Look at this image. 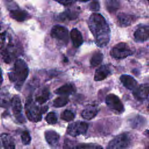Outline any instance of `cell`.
<instances>
[{
	"instance_id": "cell-1",
	"label": "cell",
	"mask_w": 149,
	"mask_h": 149,
	"mask_svg": "<svg viewBox=\"0 0 149 149\" xmlns=\"http://www.w3.org/2000/svg\"><path fill=\"white\" fill-rule=\"evenodd\" d=\"M88 26L99 47H104L109 43L111 38V30L105 18L100 13H94L88 20Z\"/></svg>"
},
{
	"instance_id": "cell-2",
	"label": "cell",
	"mask_w": 149,
	"mask_h": 149,
	"mask_svg": "<svg viewBox=\"0 0 149 149\" xmlns=\"http://www.w3.org/2000/svg\"><path fill=\"white\" fill-rule=\"evenodd\" d=\"M29 69L26 62L22 59H17L10 72L9 73V79L14 83L15 88L20 90L29 75Z\"/></svg>"
},
{
	"instance_id": "cell-3",
	"label": "cell",
	"mask_w": 149,
	"mask_h": 149,
	"mask_svg": "<svg viewBox=\"0 0 149 149\" xmlns=\"http://www.w3.org/2000/svg\"><path fill=\"white\" fill-rule=\"evenodd\" d=\"M131 142L132 139L129 133H121L109 142L107 149H127L130 147Z\"/></svg>"
},
{
	"instance_id": "cell-4",
	"label": "cell",
	"mask_w": 149,
	"mask_h": 149,
	"mask_svg": "<svg viewBox=\"0 0 149 149\" xmlns=\"http://www.w3.org/2000/svg\"><path fill=\"white\" fill-rule=\"evenodd\" d=\"M25 112L27 118L32 122H39L42 119L41 108L33 102L31 97H29L25 103Z\"/></svg>"
},
{
	"instance_id": "cell-5",
	"label": "cell",
	"mask_w": 149,
	"mask_h": 149,
	"mask_svg": "<svg viewBox=\"0 0 149 149\" xmlns=\"http://www.w3.org/2000/svg\"><path fill=\"white\" fill-rule=\"evenodd\" d=\"M134 54V50L126 42H121L113 46L111 51V56L115 59H123Z\"/></svg>"
},
{
	"instance_id": "cell-6",
	"label": "cell",
	"mask_w": 149,
	"mask_h": 149,
	"mask_svg": "<svg viewBox=\"0 0 149 149\" xmlns=\"http://www.w3.org/2000/svg\"><path fill=\"white\" fill-rule=\"evenodd\" d=\"M105 102L109 108L116 113L120 114L125 110L123 105L119 98L113 94H109L106 97Z\"/></svg>"
},
{
	"instance_id": "cell-7",
	"label": "cell",
	"mask_w": 149,
	"mask_h": 149,
	"mask_svg": "<svg viewBox=\"0 0 149 149\" xmlns=\"http://www.w3.org/2000/svg\"><path fill=\"white\" fill-rule=\"evenodd\" d=\"M88 128V123L84 122L77 121L69 125L67 128V133L71 136L76 137L86 134Z\"/></svg>"
},
{
	"instance_id": "cell-8",
	"label": "cell",
	"mask_w": 149,
	"mask_h": 149,
	"mask_svg": "<svg viewBox=\"0 0 149 149\" xmlns=\"http://www.w3.org/2000/svg\"><path fill=\"white\" fill-rule=\"evenodd\" d=\"M51 36L61 41L65 44L69 42V31L66 27L61 25H55L51 30Z\"/></svg>"
},
{
	"instance_id": "cell-9",
	"label": "cell",
	"mask_w": 149,
	"mask_h": 149,
	"mask_svg": "<svg viewBox=\"0 0 149 149\" xmlns=\"http://www.w3.org/2000/svg\"><path fill=\"white\" fill-rule=\"evenodd\" d=\"M12 109L13 112V114L16 118L17 119L18 121L20 122H23L24 121V119L22 115V105L20 98L19 96L16 95H15L11 101V105Z\"/></svg>"
},
{
	"instance_id": "cell-10",
	"label": "cell",
	"mask_w": 149,
	"mask_h": 149,
	"mask_svg": "<svg viewBox=\"0 0 149 149\" xmlns=\"http://www.w3.org/2000/svg\"><path fill=\"white\" fill-rule=\"evenodd\" d=\"M133 95L139 101L146 99L149 95V84L144 83L137 87L133 91Z\"/></svg>"
},
{
	"instance_id": "cell-11",
	"label": "cell",
	"mask_w": 149,
	"mask_h": 149,
	"mask_svg": "<svg viewBox=\"0 0 149 149\" xmlns=\"http://www.w3.org/2000/svg\"><path fill=\"white\" fill-rule=\"evenodd\" d=\"M134 38L136 42H142L149 39V26L139 27L134 33Z\"/></svg>"
},
{
	"instance_id": "cell-12",
	"label": "cell",
	"mask_w": 149,
	"mask_h": 149,
	"mask_svg": "<svg viewBox=\"0 0 149 149\" xmlns=\"http://www.w3.org/2000/svg\"><path fill=\"white\" fill-rule=\"evenodd\" d=\"M111 74V69L108 65H104L98 68L94 73V80L98 81L106 79Z\"/></svg>"
},
{
	"instance_id": "cell-13",
	"label": "cell",
	"mask_w": 149,
	"mask_h": 149,
	"mask_svg": "<svg viewBox=\"0 0 149 149\" xmlns=\"http://www.w3.org/2000/svg\"><path fill=\"white\" fill-rule=\"evenodd\" d=\"M9 15L11 18L17 22H23L30 18V15L26 11L20 9L10 10Z\"/></svg>"
},
{
	"instance_id": "cell-14",
	"label": "cell",
	"mask_w": 149,
	"mask_h": 149,
	"mask_svg": "<svg viewBox=\"0 0 149 149\" xmlns=\"http://www.w3.org/2000/svg\"><path fill=\"white\" fill-rule=\"evenodd\" d=\"M117 20L120 26L127 27L133 23L135 20V17L133 15L126 13H120L117 16Z\"/></svg>"
},
{
	"instance_id": "cell-15",
	"label": "cell",
	"mask_w": 149,
	"mask_h": 149,
	"mask_svg": "<svg viewBox=\"0 0 149 149\" xmlns=\"http://www.w3.org/2000/svg\"><path fill=\"white\" fill-rule=\"evenodd\" d=\"M119 79L122 84L129 90H134L137 87V81L130 75L122 74Z\"/></svg>"
},
{
	"instance_id": "cell-16",
	"label": "cell",
	"mask_w": 149,
	"mask_h": 149,
	"mask_svg": "<svg viewBox=\"0 0 149 149\" xmlns=\"http://www.w3.org/2000/svg\"><path fill=\"white\" fill-rule=\"evenodd\" d=\"M76 91L75 86L72 83L65 84L55 90V93L58 95L68 96Z\"/></svg>"
},
{
	"instance_id": "cell-17",
	"label": "cell",
	"mask_w": 149,
	"mask_h": 149,
	"mask_svg": "<svg viewBox=\"0 0 149 149\" xmlns=\"http://www.w3.org/2000/svg\"><path fill=\"white\" fill-rule=\"evenodd\" d=\"M70 38L74 47L77 48L80 47L83 42V39L80 31L76 29H73L70 31Z\"/></svg>"
},
{
	"instance_id": "cell-18",
	"label": "cell",
	"mask_w": 149,
	"mask_h": 149,
	"mask_svg": "<svg viewBox=\"0 0 149 149\" xmlns=\"http://www.w3.org/2000/svg\"><path fill=\"white\" fill-rule=\"evenodd\" d=\"M47 142L52 146H56L59 140V135L54 130H47L45 132Z\"/></svg>"
},
{
	"instance_id": "cell-19",
	"label": "cell",
	"mask_w": 149,
	"mask_h": 149,
	"mask_svg": "<svg viewBox=\"0 0 149 149\" xmlns=\"http://www.w3.org/2000/svg\"><path fill=\"white\" fill-rule=\"evenodd\" d=\"M79 15V12L76 10L68 9L65 12L61 13L58 16V19L61 21L73 20L76 19Z\"/></svg>"
},
{
	"instance_id": "cell-20",
	"label": "cell",
	"mask_w": 149,
	"mask_h": 149,
	"mask_svg": "<svg viewBox=\"0 0 149 149\" xmlns=\"http://www.w3.org/2000/svg\"><path fill=\"white\" fill-rule=\"evenodd\" d=\"M98 109L95 106H90L86 108L81 112V116L87 120L94 118L98 113Z\"/></svg>"
},
{
	"instance_id": "cell-21",
	"label": "cell",
	"mask_w": 149,
	"mask_h": 149,
	"mask_svg": "<svg viewBox=\"0 0 149 149\" xmlns=\"http://www.w3.org/2000/svg\"><path fill=\"white\" fill-rule=\"evenodd\" d=\"M106 9L109 13L115 12L120 8V0H104Z\"/></svg>"
},
{
	"instance_id": "cell-22",
	"label": "cell",
	"mask_w": 149,
	"mask_h": 149,
	"mask_svg": "<svg viewBox=\"0 0 149 149\" xmlns=\"http://www.w3.org/2000/svg\"><path fill=\"white\" fill-rule=\"evenodd\" d=\"M146 122V119L140 115H137L129 120L131 127L134 129H139L143 127L145 125Z\"/></svg>"
},
{
	"instance_id": "cell-23",
	"label": "cell",
	"mask_w": 149,
	"mask_h": 149,
	"mask_svg": "<svg viewBox=\"0 0 149 149\" xmlns=\"http://www.w3.org/2000/svg\"><path fill=\"white\" fill-rule=\"evenodd\" d=\"M12 100L8 92H0V107L2 108H8L11 105Z\"/></svg>"
},
{
	"instance_id": "cell-24",
	"label": "cell",
	"mask_w": 149,
	"mask_h": 149,
	"mask_svg": "<svg viewBox=\"0 0 149 149\" xmlns=\"http://www.w3.org/2000/svg\"><path fill=\"white\" fill-rule=\"evenodd\" d=\"M49 90L47 88H44L41 92L36 96V101L40 104H44L45 102L49 98Z\"/></svg>"
},
{
	"instance_id": "cell-25",
	"label": "cell",
	"mask_w": 149,
	"mask_h": 149,
	"mask_svg": "<svg viewBox=\"0 0 149 149\" xmlns=\"http://www.w3.org/2000/svg\"><path fill=\"white\" fill-rule=\"evenodd\" d=\"M2 144L4 149H15V146L12 138L8 135L4 134L1 137Z\"/></svg>"
},
{
	"instance_id": "cell-26",
	"label": "cell",
	"mask_w": 149,
	"mask_h": 149,
	"mask_svg": "<svg viewBox=\"0 0 149 149\" xmlns=\"http://www.w3.org/2000/svg\"><path fill=\"white\" fill-rule=\"evenodd\" d=\"M103 54L100 52H95L91 56L90 59V65L92 67L98 66L103 60Z\"/></svg>"
},
{
	"instance_id": "cell-27",
	"label": "cell",
	"mask_w": 149,
	"mask_h": 149,
	"mask_svg": "<svg viewBox=\"0 0 149 149\" xmlns=\"http://www.w3.org/2000/svg\"><path fill=\"white\" fill-rule=\"evenodd\" d=\"M80 144L76 141L65 139L63 144V149H80Z\"/></svg>"
},
{
	"instance_id": "cell-28",
	"label": "cell",
	"mask_w": 149,
	"mask_h": 149,
	"mask_svg": "<svg viewBox=\"0 0 149 149\" xmlns=\"http://www.w3.org/2000/svg\"><path fill=\"white\" fill-rule=\"evenodd\" d=\"M68 102H69V98L68 96L62 95L61 97H57L56 99L54 100L53 105L56 108L62 107L66 105L68 103Z\"/></svg>"
},
{
	"instance_id": "cell-29",
	"label": "cell",
	"mask_w": 149,
	"mask_h": 149,
	"mask_svg": "<svg viewBox=\"0 0 149 149\" xmlns=\"http://www.w3.org/2000/svg\"><path fill=\"white\" fill-rule=\"evenodd\" d=\"M74 117L75 115L74 113L72 111L69 109L65 110L61 114V119L67 122L73 120Z\"/></svg>"
},
{
	"instance_id": "cell-30",
	"label": "cell",
	"mask_w": 149,
	"mask_h": 149,
	"mask_svg": "<svg viewBox=\"0 0 149 149\" xmlns=\"http://www.w3.org/2000/svg\"><path fill=\"white\" fill-rule=\"evenodd\" d=\"M45 120L49 124H55L58 120L56 114L54 112H49L45 118Z\"/></svg>"
},
{
	"instance_id": "cell-31",
	"label": "cell",
	"mask_w": 149,
	"mask_h": 149,
	"mask_svg": "<svg viewBox=\"0 0 149 149\" xmlns=\"http://www.w3.org/2000/svg\"><path fill=\"white\" fill-rule=\"evenodd\" d=\"M80 149H104L103 147L97 144L94 143H87L80 144Z\"/></svg>"
},
{
	"instance_id": "cell-32",
	"label": "cell",
	"mask_w": 149,
	"mask_h": 149,
	"mask_svg": "<svg viewBox=\"0 0 149 149\" xmlns=\"http://www.w3.org/2000/svg\"><path fill=\"white\" fill-rule=\"evenodd\" d=\"M21 140L23 144L27 145L31 141V136L27 131H24L21 135Z\"/></svg>"
},
{
	"instance_id": "cell-33",
	"label": "cell",
	"mask_w": 149,
	"mask_h": 149,
	"mask_svg": "<svg viewBox=\"0 0 149 149\" xmlns=\"http://www.w3.org/2000/svg\"><path fill=\"white\" fill-rule=\"evenodd\" d=\"M100 8V3L98 0H93L89 4V8L91 10L94 12L98 11Z\"/></svg>"
},
{
	"instance_id": "cell-34",
	"label": "cell",
	"mask_w": 149,
	"mask_h": 149,
	"mask_svg": "<svg viewBox=\"0 0 149 149\" xmlns=\"http://www.w3.org/2000/svg\"><path fill=\"white\" fill-rule=\"evenodd\" d=\"M64 6H69L74 3L76 0H54Z\"/></svg>"
},
{
	"instance_id": "cell-35",
	"label": "cell",
	"mask_w": 149,
	"mask_h": 149,
	"mask_svg": "<svg viewBox=\"0 0 149 149\" xmlns=\"http://www.w3.org/2000/svg\"><path fill=\"white\" fill-rule=\"evenodd\" d=\"M3 81V77H2V70L0 68V86H1L2 83Z\"/></svg>"
},
{
	"instance_id": "cell-36",
	"label": "cell",
	"mask_w": 149,
	"mask_h": 149,
	"mask_svg": "<svg viewBox=\"0 0 149 149\" xmlns=\"http://www.w3.org/2000/svg\"><path fill=\"white\" fill-rule=\"evenodd\" d=\"M144 134L147 136L148 138H149V130H146L144 132Z\"/></svg>"
},
{
	"instance_id": "cell-37",
	"label": "cell",
	"mask_w": 149,
	"mask_h": 149,
	"mask_svg": "<svg viewBox=\"0 0 149 149\" xmlns=\"http://www.w3.org/2000/svg\"><path fill=\"white\" fill-rule=\"evenodd\" d=\"M76 1H80V2H87V1H89L90 0H76Z\"/></svg>"
},
{
	"instance_id": "cell-38",
	"label": "cell",
	"mask_w": 149,
	"mask_h": 149,
	"mask_svg": "<svg viewBox=\"0 0 149 149\" xmlns=\"http://www.w3.org/2000/svg\"><path fill=\"white\" fill-rule=\"evenodd\" d=\"M6 1H12V0H6Z\"/></svg>"
},
{
	"instance_id": "cell-39",
	"label": "cell",
	"mask_w": 149,
	"mask_h": 149,
	"mask_svg": "<svg viewBox=\"0 0 149 149\" xmlns=\"http://www.w3.org/2000/svg\"><path fill=\"white\" fill-rule=\"evenodd\" d=\"M148 110H149V105H148Z\"/></svg>"
},
{
	"instance_id": "cell-40",
	"label": "cell",
	"mask_w": 149,
	"mask_h": 149,
	"mask_svg": "<svg viewBox=\"0 0 149 149\" xmlns=\"http://www.w3.org/2000/svg\"><path fill=\"white\" fill-rule=\"evenodd\" d=\"M148 2H149V0H148Z\"/></svg>"
}]
</instances>
